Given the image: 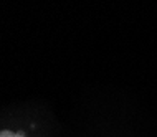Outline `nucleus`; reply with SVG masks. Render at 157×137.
Masks as SVG:
<instances>
[{
    "label": "nucleus",
    "instance_id": "1",
    "mask_svg": "<svg viewBox=\"0 0 157 137\" xmlns=\"http://www.w3.org/2000/svg\"><path fill=\"white\" fill-rule=\"evenodd\" d=\"M0 137H27L22 132H13V131H0Z\"/></svg>",
    "mask_w": 157,
    "mask_h": 137
}]
</instances>
